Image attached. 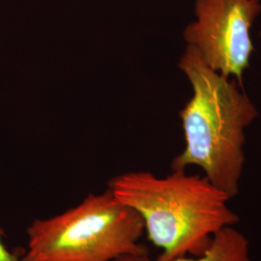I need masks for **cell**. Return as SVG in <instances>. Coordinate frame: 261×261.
I'll return each instance as SVG.
<instances>
[{"mask_svg": "<svg viewBox=\"0 0 261 261\" xmlns=\"http://www.w3.org/2000/svg\"><path fill=\"white\" fill-rule=\"evenodd\" d=\"M108 189L140 215L144 233L161 251L154 261L199 255L215 234L239 222L229 196L205 176L185 170L164 177L127 172L112 178Z\"/></svg>", "mask_w": 261, "mask_h": 261, "instance_id": "obj_1", "label": "cell"}, {"mask_svg": "<svg viewBox=\"0 0 261 261\" xmlns=\"http://www.w3.org/2000/svg\"><path fill=\"white\" fill-rule=\"evenodd\" d=\"M179 68L192 84L193 96L180 112L186 144L171 168L199 167L214 186L233 198L246 160L245 129L257 110L237 81L211 69L196 47L187 45Z\"/></svg>", "mask_w": 261, "mask_h": 261, "instance_id": "obj_2", "label": "cell"}, {"mask_svg": "<svg viewBox=\"0 0 261 261\" xmlns=\"http://www.w3.org/2000/svg\"><path fill=\"white\" fill-rule=\"evenodd\" d=\"M140 215L108 189L88 195L75 207L28 225L22 261H114L148 253L140 244Z\"/></svg>", "mask_w": 261, "mask_h": 261, "instance_id": "obj_3", "label": "cell"}, {"mask_svg": "<svg viewBox=\"0 0 261 261\" xmlns=\"http://www.w3.org/2000/svg\"><path fill=\"white\" fill-rule=\"evenodd\" d=\"M258 0H196V19L184 30L207 65L242 86L254 51L251 28L260 14Z\"/></svg>", "mask_w": 261, "mask_h": 261, "instance_id": "obj_4", "label": "cell"}, {"mask_svg": "<svg viewBox=\"0 0 261 261\" xmlns=\"http://www.w3.org/2000/svg\"><path fill=\"white\" fill-rule=\"evenodd\" d=\"M172 261H252L250 241L235 225L215 234L205 251L196 256H183Z\"/></svg>", "mask_w": 261, "mask_h": 261, "instance_id": "obj_5", "label": "cell"}, {"mask_svg": "<svg viewBox=\"0 0 261 261\" xmlns=\"http://www.w3.org/2000/svg\"><path fill=\"white\" fill-rule=\"evenodd\" d=\"M5 236V231L0 225V261H22L21 258L6 248L5 244L3 243V237Z\"/></svg>", "mask_w": 261, "mask_h": 261, "instance_id": "obj_6", "label": "cell"}, {"mask_svg": "<svg viewBox=\"0 0 261 261\" xmlns=\"http://www.w3.org/2000/svg\"><path fill=\"white\" fill-rule=\"evenodd\" d=\"M114 261H151L150 260L148 253H142V254H130L125 255L120 258Z\"/></svg>", "mask_w": 261, "mask_h": 261, "instance_id": "obj_7", "label": "cell"}, {"mask_svg": "<svg viewBox=\"0 0 261 261\" xmlns=\"http://www.w3.org/2000/svg\"><path fill=\"white\" fill-rule=\"evenodd\" d=\"M259 37H260V40H261V31H260V32H259Z\"/></svg>", "mask_w": 261, "mask_h": 261, "instance_id": "obj_8", "label": "cell"}, {"mask_svg": "<svg viewBox=\"0 0 261 261\" xmlns=\"http://www.w3.org/2000/svg\"><path fill=\"white\" fill-rule=\"evenodd\" d=\"M258 1H260V0H258Z\"/></svg>", "mask_w": 261, "mask_h": 261, "instance_id": "obj_9", "label": "cell"}]
</instances>
